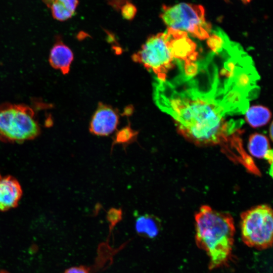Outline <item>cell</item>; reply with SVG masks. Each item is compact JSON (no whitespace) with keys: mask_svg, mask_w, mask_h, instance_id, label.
<instances>
[{"mask_svg":"<svg viewBox=\"0 0 273 273\" xmlns=\"http://www.w3.org/2000/svg\"><path fill=\"white\" fill-rule=\"evenodd\" d=\"M67 9L75 13V11L78 6V0H58Z\"/></svg>","mask_w":273,"mask_h":273,"instance_id":"cell-18","label":"cell"},{"mask_svg":"<svg viewBox=\"0 0 273 273\" xmlns=\"http://www.w3.org/2000/svg\"><path fill=\"white\" fill-rule=\"evenodd\" d=\"M119 122L117 112L112 107L100 103L92 117L90 132L96 135L107 136L115 130Z\"/></svg>","mask_w":273,"mask_h":273,"instance_id":"cell-7","label":"cell"},{"mask_svg":"<svg viewBox=\"0 0 273 273\" xmlns=\"http://www.w3.org/2000/svg\"><path fill=\"white\" fill-rule=\"evenodd\" d=\"M135 229L139 236L152 239L159 235L161 230V221L153 214L146 213L136 215Z\"/></svg>","mask_w":273,"mask_h":273,"instance_id":"cell-10","label":"cell"},{"mask_svg":"<svg viewBox=\"0 0 273 273\" xmlns=\"http://www.w3.org/2000/svg\"><path fill=\"white\" fill-rule=\"evenodd\" d=\"M46 5L51 9L54 19L60 21L71 18L75 13L67 9L58 0H42Z\"/></svg>","mask_w":273,"mask_h":273,"instance_id":"cell-13","label":"cell"},{"mask_svg":"<svg viewBox=\"0 0 273 273\" xmlns=\"http://www.w3.org/2000/svg\"><path fill=\"white\" fill-rule=\"evenodd\" d=\"M122 218V211L121 209L112 208L108 210L107 219L109 223L110 232L121 220Z\"/></svg>","mask_w":273,"mask_h":273,"instance_id":"cell-15","label":"cell"},{"mask_svg":"<svg viewBox=\"0 0 273 273\" xmlns=\"http://www.w3.org/2000/svg\"><path fill=\"white\" fill-rule=\"evenodd\" d=\"M245 114L246 121L254 128L266 124L271 116L268 109L261 105L253 106L249 108Z\"/></svg>","mask_w":273,"mask_h":273,"instance_id":"cell-12","label":"cell"},{"mask_svg":"<svg viewBox=\"0 0 273 273\" xmlns=\"http://www.w3.org/2000/svg\"><path fill=\"white\" fill-rule=\"evenodd\" d=\"M138 132L133 130L129 126L123 128L118 131L114 136L111 148L116 145H121L126 148L128 145L135 141Z\"/></svg>","mask_w":273,"mask_h":273,"instance_id":"cell-14","label":"cell"},{"mask_svg":"<svg viewBox=\"0 0 273 273\" xmlns=\"http://www.w3.org/2000/svg\"><path fill=\"white\" fill-rule=\"evenodd\" d=\"M202 77L205 83L195 76L181 74L171 81L158 80L156 103L172 117L177 131L186 139L199 146L219 145L229 158L235 160L244 151L241 138L243 121L231 117L242 113Z\"/></svg>","mask_w":273,"mask_h":273,"instance_id":"cell-1","label":"cell"},{"mask_svg":"<svg viewBox=\"0 0 273 273\" xmlns=\"http://www.w3.org/2000/svg\"><path fill=\"white\" fill-rule=\"evenodd\" d=\"M198 56L196 44L186 32L167 28L164 32L149 37L132 59L152 71L158 80L163 81L176 65L185 75H195L198 68Z\"/></svg>","mask_w":273,"mask_h":273,"instance_id":"cell-2","label":"cell"},{"mask_svg":"<svg viewBox=\"0 0 273 273\" xmlns=\"http://www.w3.org/2000/svg\"><path fill=\"white\" fill-rule=\"evenodd\" d=\"M241 238L247 246L259 250L272 245V210L267 205L255 206L241 215Z\"/></svg>","mask_w":273,"mask_h":273,"instance_id":"cell-6","label":"cell"},{"mask_svg":"<svg viewBox=\"0 0 273 273\" xmlns=\"http://www.w3.org/2000/svg\"><path fill=\"white\" fill-rule=\"evenodd\" d=\"M160 17L168 28L185 32L200 39L208 38L211 31L204 8L200 5L186 3L164 5Z\"/></svg>","mask_w":273,"mask_h":273,"instance_id":"cell-5","label":"cell"},{"mask_svg":"<svg viewBox=\"0 0 273 273\" xmlns=\"http://www.w3.org/2000/svg\"><path fill=\"white\" fill-rule=\"evenodd\" d=\"M195 241L209 259L210 270L228 264L232 258L235 228L228 213L203 205L196 213Z\"/></svg>","mask_w":273,"mask_h":273,"instance_id":"cell-3","label":"cell"},{"mask_svg":"<svg viewBox=\"0 0 273 273\" xmlns=\"http://www.w3.org/2000/svg\"><path fill=\"white\" fill-rule=\"evenodd\" d=\"M63 273H90L89 268L84 265L71 267L65 270Z\"/></svg>","mask_w":273,"mask_h":273,"instance_id":"cell-17","label":"cell"},{"mask_svg":"<svg viewBox=\"0 0 273 273\" xmlns=\"http://www.w3.org/2000/svg\"><path fill=\"white\" fill-rule=\"evenodd\" d=\"M136 12V7L130 2L126 3L121 7L122 16L127 20H130L132 19L135 16Z\"/></svg>","mask_w":273,"mask_h":273,"instance_id":"cell-16","label":"cell"},{"mask_svg":"<svg viewBox=\"0 0 273 273\" xmlns=\"http://www.w3.org/2000/svg\"><path fill=\"white\" fill-rule=\"evenodd\" d=\"M73 59V54L59 37L56 38L51 49L49 61L54 69L60 70L63 74H67Z\"/></svg>","mask_w":273,"mask_h":273,"instance_id":"cell-9","label":"cell"},{"mask_svg":"<svg viewBox=\"0 0 273 273\" xmlns=\"http://www.w3.org/2000/svg\"><path fill=\"white\" fill-rule=\"evenodd\" d=\"M0 177H1L0 176Z\"/></svg>","mask_w":273,"mask_h":273,"instance_id":"cell-20","label":"cell"},{"mask_svg":"<svg viewBox=\"0 0 273 273\" xmlns=\"http://www.w3.org/2000/svg\"><path fill=\"white\" fill-rule=\"evenodd\" d=\"M40 128L34 110L24 104L3 103L0 105V140L22 143L36 138Z\"/></svg>","mask_w":273,"mask_h":273,"instance_id":"cell-4","label":"cell"},{"mask_svg":"<svg viewBox=\"0 0 273 273\" xmlns=\"http://www.w3.org/2000/svg\"><path fill=\"white\" fill-rule=\"evenodd\" d=\"M272 123H271L269 128V134L271 139H272Z\"/></svg>","mask_w":273,"mask_h":273,"instance_id":"cell-19","label":"cell"},{"mask_svg":"<svg viewBox=\"0 0 273 273\" xmlns=\"http://www.w3.org/2000/svg\"><path fill=\"white\" fill-rule=\"evenodd\" d=\"M22 195L21 186L15 177L12 176L0 177V211L16 207Z\"/></svg>","mask_w":273,"mask_h":273,"instance_id":"cell-8","label":"cell"},{"mask_svg":"<svg viewBox=\"0 0 273 273\" xmlns=\"http://www.w3.org/2000/svg\"><path fill=\"white\" fill-rule=\"evenodd\" d=\"M248 148L252 156L265 159L272 166V151L265 135L258 133L251 134L249 139Z\"/></svg>","mask_w":273,"mask_h":273,"instance_id":"cell-11","label":"cell"}]
</instances>
